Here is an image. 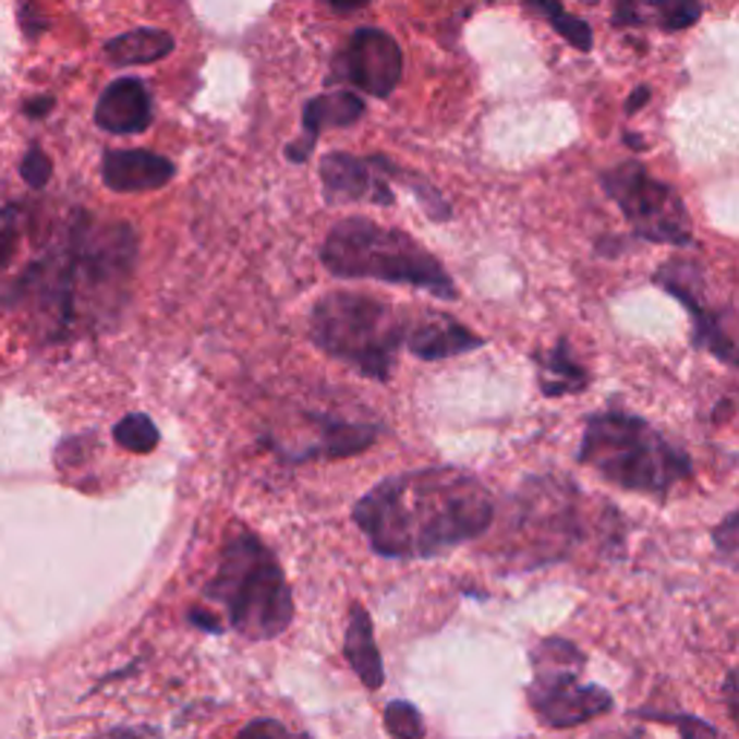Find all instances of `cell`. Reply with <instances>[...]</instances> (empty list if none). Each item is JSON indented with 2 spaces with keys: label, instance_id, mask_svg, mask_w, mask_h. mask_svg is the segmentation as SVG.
I'll return each instance as SVG.
<instances>
[{
  "label": "cell",
  "instance_id": "1",
  "mask_svg": "<svg viewBox=\"0 0 739 739\" xmlns=\"http://www.w3.org/2000/svg\"><path fill=\"white\" fill-rule=\"evenodd\" d=\"M497 506L483 480L457 465L387 476L355 502L353 520L381 558H439L483 537Z\"/></svg>",
  "mask_w": 739,
  "mask_h": 739
},
{
  "label": "cell",
  "instance_id": "2",
  "mask_svg": "<svg viewBox=\"0 0 739 739\" xmlns=\"http://www.w3.org/2000/svg\"><path fill=\"white\" fill-rule=\"evenodd\" d=\"M136 231L124 222L93 226L75 214L64 243L24 275L29 301L52 315L56 336H70L78 324H105L119 315L131 295L136 269Z\"/></svg>",
  "mask_w": 739,
  "mask_h": 739
},
{
  "label": "cell",
  "instance_id": "3",
  "mask_svg": "<svg viewBox=\"0 0 739 739\" xmlns=\"http://www.w3.org/2000/svg\"><path fill=\"white\" fill-rule=\"evenodd\" d=\"M203 595L226 609L231 630L249 641L278 639L295 618L292 586L278 555L246 529L229 532Z\"/></svg>",
  "mask_w": 739,
  "mask_h": 739
},
{
  "label": "cell",
  "instance_id": "4",
  "mask_svg": "<svg viewBox=\"0 0 739 739\" xmlns=\"http://www.w3.org/2000/svg\"><path fill=\"white\" fill-rule=\"evenodd\" d=\"M578 462L616 488L653 497H667L674 485L693 476L688 451L627 411L592 413L583 425Z\"/></svg>",
  "mask_w": 739,
  "mask_h": 739
},
{
  "label": "cell",
  "instance_id": "5",
  "mask_svg": "<svg viewBox=\"0 0 739 739\" xmlns=\"http://www.w3.org/2000/svg\"><path fill=\"white\" fill-rule=\"evenodd\" d=\"M320 264L336 278L381 280L453 301L457 287L439 261L402 229H387L367 217L336 222L320 246Z\"/></svg>",
  "mask_w": 739,
  "mask_h": 739
},
{
  "label": "cell",
  "instance_id": "6",
  "mask_svg": "<svg viewBox=\"0 0 739 739\" xmlns=\"http://www.w3.org/2000/svg\"><path fill=\"white\" fill-rule=\"evenodd\" d=\"M408 329L399 306L362 292H329L315 301L310 315L313 344L373 381L390 378Z\"/></svg>",
  "mask_w": 739,
  "mask_h": 739
},
{
  "label": "cell",
  "instance_id": "7",
  "mask_svg": "<svg viewBox=\"0 0 739 739\" xmlns=\"http://www.w3.org/2000/svg\"><path fill=\"white\" fill-rule=\"evenodd\" d=\"M532 665L534 682L529 685L526 696L546 728L564 731L613 711V696L607 688L581 682L586 658L572 641L543 639L532 650Z\"/></svg>",
  "mask_w": 739,
  "mask_h": 739
},
{
  "label": "cell",
  "instance_id": "8",
  "mask_svg": "<svg viewBox=\"0 0 739 739\" xmlns=\"http://www.w3.org/2000/svg\"><path fill=\"white\" fill-rule=\"evenodd\" d=\"M601 189L621 208L627 222L641 240L665 243V246L690 249L693 220L674 185L650 177L641 162H621L601 173Z\"/></svg>",
  "mask_w": 739,
  "mask_h": 739
},
{
  "label": "cell",
  "instance_id": "9",
  "mask_svg": "<svg viewBox=\"0 0 739 739\" xmlns=\"http://www.w3.org/2000/svg\"><path fill=\"white\" fill-rule=\"evenodd\" d=\"M667 295H674L679 304L690 313L693 332L690 344L696 350L719 359L728 367H737V338H734V313H719L705 306V283H702V269L690 261H667L653 278Z\"/></svg>",
  "mask_w": 739,
  "mask_h": 739
},
{
  "label": "cell",
  "instance_id": "10",
  "mask_svg": "<svg viewBox=\"0 0 739 739\" xmlns=\"http://www.w3.org/2000/svg\"><path fill=\"white\" fill-rule=\"evenodd\" d=\"M396 168L385 157H353V154H327L320 162V191L329 206L347 203H370V206H390L393 191L390 182Z\"/></svg>",
  "mask_w": 739,
  "mask_h": 739
},
{
  "label": "cell",
  "instance_id": "11",
  "mask_svg": "<svg viewBox=\"0 0 739 739\" xmlns=\"http://www.w3.org/2000/svg\"><path fill=\"white\" fill-rule=\"evenodd\" d=\"M402 50L393 41V35H387L385 29L364 26L347 44L341 73L347 82L376 99H387L396 90V84L402 82Z\"/></svg>",
  "mask_w": 739,
  "mask_h": 739
},
{
  "label": "cell",
  "instance_id": "12",
  "mask_svg": "<svg viewBox=\"0 0 739 739\" xmlns=\"http://www.w3.org/2000/svg\"><path fill=\"white\" fill-rule=\"evenodd\" d=\"M306 422L315 427L310 443L283 457L287 462H306V460H341V457H355V453L367 451L370 445L376 443L381 427L362 425V422H341L332 416H320V413H306Z\"/></svg>",
  "mask_w": 739,
  "mask_h": 739
},
{
  "label": "cell",
  "instance_id": "13",
  "mask_svg": "<svg viewBox=\"0 0 739 739\" xmlns=\"http://www.w3.org/2000/svg\"><path fill=\"white\" fill-rule=\"evenodd\" d=\"M177 177V165L154 150H107L101 159V180L119 194L165 189Z\"/></svg>",
  "mask_w": 739,
  "mask_h": 739
},
{
  "label": "cell",
  "instance_id": "14",
  "mask_svg": "<svg viewBox=\"0 0 739 739\" xmlns=\"http://www.w3.org/2000/svg\"><path fill=\"white\" fill-rule=\"evenodd\" d=\"M154 122V101L148 87L140 78H119L99 96L96 105V124L116 136L148 131Z\"/></svg>",
  "mask_w": 739,
  "mask_h": 739
},
{
  "label": "cell",
  "instance_id": "15",
  "mask_svg": "<svg viewBox=\"0 0 739 739\" xmlns=\"http://www.w3.org/2000/svg\"><path fill=\"white\" fill-rule=\"evenodd\" d=\"M408 350L422 362H445L453 355L474 353L485 347L483 336L471 332L451 315H425L413 329H408Z\"/></svg>",
  "mask_w": 739,
  "mask_h": 739
},
{
  "label": "cell",
  "instance_id": "16",
  "mask_svg": "<svg viewBox=\"0 0 739 739\" xmlns=\"http://www.w3.org/2000/svg\"><path fill=\"white\" fill-rule=\"evenodd\" d=\"M364 116V101L355 96V93L338 90V93H324V96H315V99L306 101L304 107V140H298L295 145H289L287 157L289 162H306L310 154L315 150V142H318L320 131L327 128H350Z\"/></svg>",
  "mask_w": 739,
  "mask_h": 739
},
{
  "label": "cell",
  "instance_id": "17",
  "mask_svg": "<svg viewBox=\"0 0 739 739\" xmlns=\"http://www.w3.org/2000/svg\"><path fill=\"white\" fill-rule=\"evenodd\" d=\"M344 656L355 676L362 679L364 688L378 690L385 685V662L376 647V635H373V621L370 613L362 604L350 607V618H347V633H344Z\"/></svg>",
  "mask_w": 739,
  "mask_h": 739
},
{
  "label": "cell",
  "instance_id": "18",
  "mask_svg": "<svg viewBox=\"0 0 739 739\" xmlns=\"http://www.w3.org/2000/svg\"><path fill=\"white\" fill-rule=\"evenodd\" d=\"M537 364H541V378L537 381H541L543 396H549V399L581 393L583 387L590 385V376L576 362L567 338H560L558 347H552L546 355H537Z\"/></svg>",
  "mask_w": 739,
  "mask_h": 739
},
{
  "label": "cell",
  "instance_id": "19",
  "mask_svg": "<svg viewBox=\"0 0 739 739\" xmlns=\"http://www.w3.org/2000/svg\"><path fill=\"white\" fill-rule=\"evenodd\" d=\"M173 52V38L162 29H133V33L116 35L105 44V56L116 66H136L162 61Z\"/></svg>",
  "mask_w": 739,
  "mask_h": 739
},
{
  "label": "cell",
  "instance_id": "20",
  "mask_svg": "<svg viewBox=\"0 0 739 739\" xmlns=\"http://www.w3.org/2000/svg\"><path fill=\"white\" fill-rule=\"evenodd\" d=\"M526 3L534 9V12H537V15L546 17V21L558 29V35H564V38H567L576 50H581V52L592 50L590 24L581 21V17L569 15L560 0H526Z\"/></svg>",
  "mask_w": 739,
  "mask_h": 739
},
{
  "label": "cell",
  "instance_id": "21",
  "mask_svg": "<svg viewBox=\"0 0 739 739\" xmlns=\"http://www.w3.org/2000/svg\"><path fill=\"white\" fill-rule=\"evenodd\" d=\"M113 439L131 453H150L159 445V427L145 413H128L113 427Z\"/></svg>",
  "mask_w": 739,
  "mask_h": 739
},
{
  "label": "cell",
  "instance_id": "22",
  "mask_svg": "<svg viewBox=\"0 0 739 739\" xmlns=\"http://www.w3.org/2000/svg\"><path fill=\"white\" fill-rule=\"evenodd\" d=\"M385 728H387V734H393V737H402V739L425 737V723H422V714L416 711V705L404 702V699H393V702L385 707Z\"/></svg>",
  "mask_w": 739,
  "mask_h": 739
},
{
  "label": "cell",
  "instance_id": "23",
  "mask_svg": "<svg viewBox=\"0 0 739 739\" xmlns=\"http://www.w3.org/2000/svg\"><path fill=\"white\" fill-rule=\"evenodd\" d=\"M662 29H688L699 17V0H653Z\"/></svg>",
  "mask_w": 739,
  "mask_h": 739
},
{
  "label": "cell",
  "instance_id": "24",
  "mask_svg": "<svg viewBox=\"0 0 739 739\" xmlns=\"http://www.w3.org/2000/svg\"><path fill=\"white\" fill-rule=\"evenodd\" d=\"M737 511H728L725 520L719 526L714 529V546H716V558L723 560L728 569H737V543H739V532H737Z\"/></svg>",
  "mask_w": 739,
  "mask_h": 739
},
{
  "label": "cell",
  "instance_id": "25",
  "mask_svg": "<svg viewBox=\"0 0 739 739\" xmlns=\"http://www.w3.org/2000/svg\"><path fill=\"white\" fill-rule=\"evenodd\" d=\"M21 177L26 180V185H33V189H44L52 177L50 157H47L41 148H33L24 157V162H21Z\"/></svg>",
  "mask_w": 739,
  "mask_h": 739
},
{
  "label": "cell",
  "instance_id": "26",
  "mask_svg": "<svg viewBox=\"0 0 739 739\" xmlns=\"http://www.w3.org/2000/svg\"><path fill=\"white\" fill-rule=\"evenodd\" d=\"M644 719H656V723H674L679 728V734L688 739L693 737H719L714 725L705 723V719H699V716H688V714H676V716H662V714H644Z\"/></svg>",
  "mask_w": 739,
  "mask_h": 739
},
{
  "label": "cell",
  "instance_id": "27",
  "mask_svg": "<svg viewBox=\"0 0 739 739\" xmlns=\"http://www.w3.org/2000/svg\"><path fill=\"white\" fill-rule=\"evenodd\" d=\"M261 734H269V737H287V728L278 723V719H257V723H249L240 737H261Z\"/></svg>",
  "mask_w": 739,
  "mask_h": 739
},
{
  "label": "cell",
  "instance_id": "28",
  "mask_svg": "<svg viewBox=\"0 0 739 739\" xmlns=\"http://www.w3.org/2000/svg\"><path fill=\"white\" fill-rule=\"evenodd\" d=\"M725 702H728V714H731V719L737 723L739 719V690H737V670H728V676H725Z\"/></svg>",
  "mask_w": 739,
  "mask_h": 739
},
{
  "label": "cell",
  "instance_id": "29",
  "mask_svg": "<svg viewBox=\"0 0 739 739\" xmlns=\"http://www.w3.org/2000/svg\"><path fill=\"white\" fill-rule=\"evenodd\" d=\"M189 621L197 627V630H206V633H222V627L217 625V618H214L211 613H206V609L199 607L189 609Z\"/></svg>",
  "mask_w": 739,
  "mask_h": 739
},
{
  "label": "cell",
  "instance_id": "30",
  "mask_svg": "<svg viewBox=\"0 0 739 739\" xmlns=\"http://www.w3.org/2000/svg\"><path fill=\"white\" fill-rule=\"evenodd\" d=\"M15 222H7L3 231H0V269H7L9 257H12V249H15Z\"/></svg>",
  "mask_w": 739,
  "mask_h": 739
},
{
  "label": "cell",
  "instance_id": "31",
  "mask_svg": "<svg viewBox=\"0 0 739 739\" xmlns=\"http://www.w3.org/2000/svg\"><path fill=\"white\" fill-rule=\"evenodd\" d=\"M52 105H56V101L50 99V96H44V99H35V101H29V105H26V113L29 116H38V119H41V116H47L52 110Z\"/></svg>",
  "mask_w": 739,
  "mask_h": 739
},
{
  "label": "cell",
  "instance_id": "32",
  "mask_svg": "<svg viewBox=\"0 0 739 739\" xmlns=\"http://www.w3.org/2000/svg\"><path fill=\"white\" fill-rule=\"evenodd\" d=\"M327 3L336 9V12H353V9L367 7L370 0H327Z\"/></svg>",
  "mask_w": 739,
  "mask_h": 739
},
{
  "label": "cell",
  "instance_id": "33",
  "mask_svg": "<svg viewBox=\"0 0 739 739\" xmlns=\"http://www.w3.org/2000/svg\"><path fill=\"white\" fill-rule=\"evenodd\" d=\"M650 99V90L647 87H639V90L633 93V96H630V101H627V113H635V110H639L641 105H644V101Z\"/></svg>",
  "mask_w": 739,
  "mask_h": 739
}]
</instances>
